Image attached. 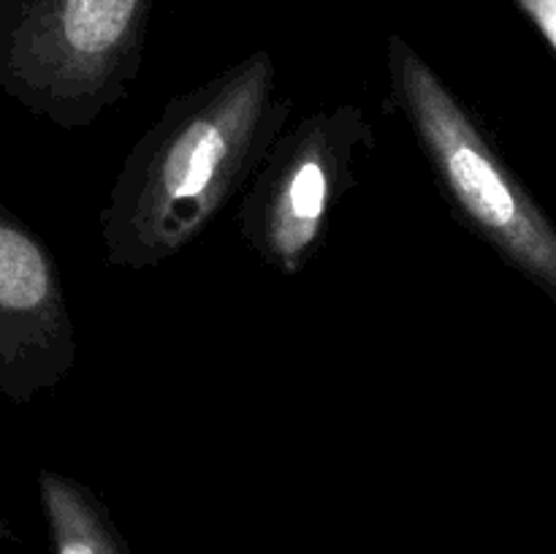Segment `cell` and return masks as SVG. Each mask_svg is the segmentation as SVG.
<instances>
[{"label":"cell","mask_w":556,"mask_h":554,"mask_svg":"<svg viewBox=\"0 0 556 554\" xmlns=\"http://www.w3.org/2000/svg\"><path fill=\"white\" fill-rule=\"evenodd\" d=\"M277 79V60L258 49L168 98L125 155L98 215L106 264L130 272L166 264L248 188L291 117L293 101Z\"/></svg>","instance_id":"cell-1"},{"label":"cell","mask_w":556,"mask_h":554,"mask_svg":"<svg viewBox=\"0 0 556 554\" xmlns=\"http://www.w3.org/2000/svg\"><path fill=\"white\" fill-rule=\"evenodd\" d=\"M391 103L410 125L451 212L556 302V228L492 136L407 38L386 41Z\"/></svg>","instance_id":"cell-2"},{"label":"cell","mask_w":556,"mask_h":554,"mask_svg":"<svg viewBox=\"0 0 556 554\" xmlns=\"http://www.w3.org/2000/svg\"><path fill=\"white\" fill-rule=\"evenodd\" d=\"M155 0H0V92L90 128L139 79Z\"/></svg>","instance_id":"cell-3"},{"label":"cell","mask_w":556,"mask_h":554,"mask_svg":"<svg viewBox=\"0 0 556 554\" xmlns=\"http://www.w3.org/2000/svg\"><path fill=\"white\" fill-rule=\"evenodd\" d=\"M372 147V123L353 101L315 109L277 136L239 201V231L261 264L282 277L307 269L356 185V155Z\"/></svg>","instance_id":"cell-4"},{"label":"cell","mask_w":556,"mask_h":554,"mask_svg":"<svg viewBox=\"0 0 556 554\" xmlns=\"http://www.w3.org/2000/svg\"><path fill=\"white\" fill-rule=\"evenodd\" d=\"M63 272L36 228L0 201V396L30 405L76 364Z\"/></svg>","instance_id":"cell-5"},{"label":"cell","mask_w":556,"mask_h":554,"mask_svg":"<svg viewBox=\"0 0 556 554\" xmlns=\"http://www.w3.org/2000/svg\"><path fill=\"white\" fill-rule=\"evenodd\" d=\"M38 500L52 554H130L112 511L87 483L43 467L38 473Z\"/></svg>","instance_id":"cell-6"},{"label":"cell","mask_w":556,"mask_h":554,"mask_svg":"<svg viewBox=\"0 0 556 554\" xmlns=\"http://www.w3.org/2000/svg\"><path fill=\"white\" fill-rule=\"evenodd\" d=\"M514 3L556 49V0H514Z\"/></svg>","instance_id":"cell-7"},{"label":"cell","mask_w":556,"mask_h":554,"mask_svg":"<svg viewBox=\"0 0 556 554\" xmlns=\"http://www.w3.org/2000/svg\"><path fill=\"white\" fill-rule=\"evenodd\" d=\"M0 541H9V543L20 541V536H16V530H14V527H11L9 516H5L3 503H0Z\"/></svg>","instance_id":"cell-8"}]
</instances>
